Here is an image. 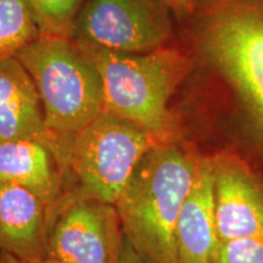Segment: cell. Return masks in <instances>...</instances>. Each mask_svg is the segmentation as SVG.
<instances>
[{
    "label": "cell",
    "mask_w": 263,
    "mask_h": 263,
    "mask_svg": "<svg viewBox=\"0 0 263 263\" xmlns=\"http://www.w3.org/2000/svg\"><path fill=\"white\" fill-rule=\"evenodd\" d=\"M184 21L185 80L224 108L230 145L222 151L263 160V0H219Z\"/></svg>",
    "instance_id": "cell-1"
},
{
    "label": "cell",
    "mask_w": 263,
    "mask_h": 263,
    "mask_svg": "<svg viewBox=\"0 0 263 263\" xmlns=\"http://www.w3.org/2000/svg\"><path fill=\"white\" fill-rule=\"evenodd\" d=\"M200 154L161 143L138 163L116 203L123 235L146 263H178L176 229Z\"/></svg>",
    "instance_id": "cell-2"
},
{
    "label": "cell",
    "mask_w": 263,
    "mask_h": 263,
    "mask_svg": "<svg viewBox=\"0 0 263 263\" xmlns=\"http://www.w3.org/2000/svg\"><path fill=\"white\" fill-rule=\"evenodd\" d=\"M78 45L89 55L101 77L105 112L133 123L163 143L180 140L178 116L170 103L192 71L188 52L173 44L143 54Z\"/></svg>",
    "instance_id": "cell-3"
},
{
    "label": "cell",
    "mask_w": 263,
    "mask_h": 263,
    "mask_svg": "<svg viewBox=\"0 0 263 263\" xmlns=\"http://www.w3.org/2000/svg\"><path fill=\"white\" fill-rule=\"evenodd\" d=\"M15 58L37 87L48 130L68 155L73 138L104 111L97 66L77 42L62 37L39 35Z\"/></svg>",
    "instance_id": "cell-4"
},
{
    "label": "cell",
    "mask_w": 263,
    "mask_h": 263,
    "mask_svg": "<svg viewBox=\"0 0 263 263\" xmlns=\"http://www.w3.org/2000/svg\"><path fill=\"white\" fill-rule=\"evenodd\" d=\"M163 143L122 118L103 111L72 140L67 166L82 195L116 205L138 163Z\"/></svg>",
    "instance_id": "cell-5"
},
{
    "label": "cell",
    "mask_w": 263,
    "mask_h": 263,
    "mask_svg": "<svg viewBox=\"0 0 263 263\" xmlns=\"http://www.w3.org/2000/svg\"><path fill=\"white\" fill-rule=\"evenodd\" d=\"M172 16L162 0H85L72 39L111 51L143 54L172 44Z\"/></svg>",
    "instance_id": "cell-6"
},
{
    "label": "cell",
    "mask_w": 263,
    "mask_h": 263,
    "mask_svg": "<svg viewBox=\"0 0 263 263\" xmlns=\"http://www.w3.org/2000/svg\"><path fill=\"white\" fill-rule=\"evenodd\" d=\"M123 230L116 205L78 196L60 210L48 234V258L120 263Z\"/></svg>",
    "instance_id": "cell-7"
},
{
    "label": "cell",
    "mask_w": 263,
    "mask_h": 263,
    "mask_svg": "<svg viewBox=\"0 0 263 263\" xmlns=\"http://www.w3.org/2000/svg\"><path fill=\"white\" fill-rule=\"evenodd\" d=\"M211 163L221 241L263 236V186L249 163L227 151L213 154Z\"/></svg>",
    "instance_id": "cell-8"
},
{
    "label": "cell",
    "mask_w": 263,
    "mask_h": 263,
    "mask_svg": "<svg viewBox=\"0 0 263 263\" xmlns=\"http://www.w3.org/2000/svg\"><path fill=\"white\" fill-rule=\"evenodd\" d=\"M32 139L67 164V151L48 130L37 87L17 58L0 59V141Z\"/></svg>",
    "instance_id": "cell-9"
},
{
    "label": "cell",
    "mask_w": 263,
    "mask_h": 263,
    "mask_svg": "<svg viewBox=\"0 0 263 263\" xmlns=\"http://www.w3.org/2000/svg\"><path fill=\"white\" fill-rule=\"evenodd\" d=\"M178 263H217L222 241L217 229L211 156L201 155L176 229Z\"/></svg>",
    "instance_id": "cell-10"
},
{
    "label": "cell",
    "mask_w": 263,
    "mask_h": 263,
    "mask_svg": "<svg viewBox=\"0 0 263 263\" xmlns=\"http://www.w3.org/2000/svg\"><path fill=\"white\" fill-rule=\"evenodd\" d=\"M48 206L20 185L0 183V249L24 263L48 258Z\"/></svg>",
    "instance_id": "cell-11"
},
{
    "label": "cell",
    "mask_w": 263,
    "mask_h": 263,
    "mask_svg": "<svg viewBox=\"0 0 263 263\" xmlns=\"http://www.w3.org/2000/svg\"><path fill=\"white\" fill-rule=\"evenodd\" d=\"M62 164L48 145L38 140L0 141V183L20 185L54 205L60 190Z\"/></svg>",
    "instance_id": "cell-12"
},
{
    "label": "cell",
    "mask_w": 263,
    "mask_h": 263,
    "mask_svg": "<svg viewBox=\"0 0 263 263\" xmlns=\"http://www.w3.org/2000/svg\"><path fill=\"white\" fill-rule=\"evenodd\" d=\"M38 37L39 31L24 0H0V59L16 57Z\"/></svg>",
    "instance_id": "cell-13"
},
{
    "label": "cell",
    "mask_w": 263,
    "mask_h": 263,
    "mask_svg": "<svg viewBox=\"0 0 263 263\" xmlns=\"http://www.w3.org/2000/svg\"><path fill=\"white\" fill-rule=\"evenodd\" d=\"M85 0H24L41 37L72 38Z\"/></svg>",
    "instance_id": "cell-14"
},
{
    "label": "cell",
    "mask_w": 263,
    "mask_h": 263,
    "mask_svg": "<svg viewBox=\"0 0 263 263\" xmlns=\"http://www.w3.org/2000/svg\"><path fill=\"white\" fill-rule=\"evenodd\" d=\"M217 263H263V236L222 242Z\"/></svg>",
    "instance_id": "cell-15"
},
{
    "label": "cell",
    "mask_w": 263,
    "mask_h": 263,
    "mask_svg": "<svg viewBox=\"0 0 263 263\" xmlns=\"http://www.w3.org/2000/svg\"><path fill=\"white\" fill-rule=\"evenodd\" d=\"M172 11L177 20H184L192 17L196 12V0H162Z\"/></svg>",
    "instance_id": "cell-16"
},
{
    "label": "cell",
    "mask_w": 263,
    "mask_h": 263,
    "mask_svg": "<svg viewBox=\"0 0 263 263\" xmlns=\"http://www.w3.org/2000/svg\"><path fill=\"white\" fill-rule=\"evenodd\" d=\"M120 263H146L143 258L140 257L139 254L134 250L133 246L129 242L126 236L123 235V244L122 251H121Z\"/></svg>",
    "instance_id": "cell-17"
},
{
    "label": "cell",
    "mask_w": 263,
    "mask_h": 263,
    "mask_svg": "<svg viewBox=\"0 0 263 263\" xmlns=\"http://www.w3.org/2000/svg\"><path fill=\"white\" fill-rule=\"evenodd\" d=\"M0 263H24V262H21L20 259L14 257L12 255L3 252V255L0 256Z\"/></svg>",
    "instance_id": "cell-18"
},
{
    "label": "cell",
    "mask_w": 263,
    "mask_h": 263,
    "mask_svg": "<svg viewBox=\"0 0 263 263\" xmlns=\"http://www.w3.org/2000/svg\"><path fill=\"white\" fill-rule=\"evenodd\" d=\"M219 2V0H196V11L207 8V6L215 4V3Z\"/></svg>",
    "instance_id": "cell-19"
},
{
    "label": "cell",
    "mask_w": 263,
    "mask_h": 263,
    "mask_svg": "<svg viewBox=\"0 0 263 263\" xmlns=\"http://www.w3.org/2000/svg\"><path fill=\"white\" fill-rule=\"evenodd\" d=\"M41 263H60V262L55 261V259H51V258H47V259H44V261H42Z\"/></svg>",
    "instance_id": "cell-20"
}]
</instances>
